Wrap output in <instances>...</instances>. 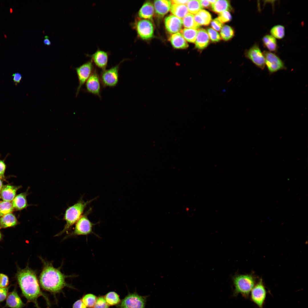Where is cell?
<instances>
[{"label":"cell","instance_id":"cell-20","mask_svg":"<svg viewBox=\"0 0 308 308\" xmlns=\"http://www.w3.org/2000/svg\"><path fill=\"white\" fill-rule=\"evenodd\" d=\"M170 40L173 46L177 49H185L189 45L186 40L180 33H177L171 35Z\"/></svg>","mask_w":308,"mask_h":308},{"label":"cell","instance_id":"cell-16","mask_svg":"<svg viewBox=\"0 0 308 308\" xmlns=\"http://www.w3.org/2000/svg\"><path fill=\"white\" fill-rule=\"evenodd\" d=\"M24 305L15 289L10 293L7 296L6 307L11 308H22Z\"/></svg>","mask_w":308,"mask_h":308},{"label":"cell","instance_id":"cell-32","mask_svg":"<svg viewBox=\"0 0 308 308\" xmlns=\"http://www.w3.org/2000/svg\"><path fill=\"white\" fill-rule=\"evenodd\" d=\"M12 203L3 201L0 202V217L11 213L13 209Z\"/></svg>","mask_w":308,"mask_h":308},{"label":"cell","instance_id":"cell-5","mask_svg":"<svg viewBox=\"0 0 308 308\" xmlns=\"http://www.w3.org/2000/svg\"><path fill=\"white\" fill-rule=\"evenodd\" d=\"M91 209H89L82 215L76 223L73 231L68 235L66 238L71 236L88 235L94 234L93 228L96 224L91 222L88 217V215L91 212Z\"/></svg>","mask_w":308,"mask_h":308},{"label":"cell","instance_id":"cell-26","mask_svg":"<svg viewBox=\"0 0 308 308\" xmlns=\"http://www.w3.org/2000/svg\"><path fill=\"white\" fill-rule=\"evenodd\" d=\"M211 5L213 11L219 13L224 11H228L230 7V2L228 0H216L214 4Z\"/></svg>","mask_w":308,"mask_h":308},{"label":"cell","instance_id":"cell-1","mask_svg":"<svg viewBox=\"0 0 308 308\" xmlns=\"http://www.w3.org/2000/svg\"><path fill=\"white\" fill-rule=\"evenodd\" d=\"M19 286L23 295L29 302L34 303L39 308L37 302L38 298L43 297L48 305L50 303L47 297L40 290L35 272L28 267L19 270L16 275Z\"/></svg>","mask_w":308,"mask_h":308},{"label":"cell","instance_id":"cell-47","mask_svg":"<svg viewBox=\"0 0 308 308\" xmlns=\"http://www.w3.org/2000/svg\"><path fill=\"white\" fill-rule=\"evenodd\" d=\"M44 43L47 45H50L51 44V42L48 38V37L46 35L44 37V38L43 40Z\"/></svg>","mask_w":308,"mask_h":308},{"label":"cell","instance_id":"cell-15","mask_svg":"<svg viewBox=\"0 0 308 308\" xmlns=\"http://www.w3.org/2000/svg\"><path fill=\"white\" fill-rule=\"evenodd\" d=\"M164 22L166 29L170 33H177L181 30L182 20L173 15L166 17Z\"/></svg>","mask_w":308,"mask_h":308},{"label":"cell","instance_id":"cell-46","mask_svg":"<svg viewBox=\"0 0 308 308\" xmlns=\"http://www.w3.org/2000/svg\"><path fill=\"white\" fill-rule=\"evenodd\" d=\"M199 1L200 5L203 8L208 7L210 4L208 0H199Z\"/></svg>","mask_w":308,"mask_h":308},{"label":"cell","instance_id":"cell-22","mask_svg":"<svg viewBox=\"0 0 308 308\" xmlns=\"http://www.w3.org/2000/svg\"><path fill=\"white\" fill-rule=\"evenodd\" d=\"M194 18L196 22L200 25H207L212 20L210 14L207 11L203 9L200 10L194 15Z\"/></svg>","mask_w":308,"mask_h":308},{"label":"cell","instance_id":"cell-33","mask_svg":"<svg viewBox=\"0 0 308 308\" xmlns=\"http://www.w3.org/2000/svg\"><path fill=\"white\" fill-rule=\"evenodd\" d=\"M105 299L109 305H116L119 303L120 298L118 295L115 292H110L105 296Z\"/></svg>","mask_w":308,"mask_h":308},{"label":"cell","instance_id":"cell-36","mask_svg":"<svg viewBox=\"0 0 308 308\" xmlns=\"http://www.w3.org/2000/svg\"><path fill=\"white\" fill-rule=\"evenodd\" d=\"M207 32L209 38L212 41L217 42L220 40V35L216 31L212 28L208 29Z\"/></svg>","mask_w":308,"mask_h":308},{"label":"cell","instance_id":"cell-43","mask_svg":"<svg viewBox=\"0 0 308 308\" xmlns=\"http://www.w3.org/2000/svg\"><path fill=\"white\" fill-rule=\"evenodd\" d=\"M12 76L14 82L16 85L20 83L22 78V76L20 73H15L13 74Z\"/></svg>","mask_w":308,"mask_h":308},{"label":"cell","instance_id":"cell-29","mask_svg":"<svg viewBox=\"0 0 308 308\" xmlns=\"http://www.w3.org/2000/svg\"><path fill=\"white\" fill-rule=\"evenodd\" d=\"M198 30L197 29L184 28L181 31V33L183 37L189 42H195L196 37Z\"/></svg>","mask_w":308,"mask_h":308},{"label":"cell","instance_id":"cell-28","mask_svg":"<svg viewBox=\"0 0 308 308\" xmlns=\"http://www.w3.org/2000/svg\"><path fill=\"white\" fill-rule=\"evenodd\" d=\"M183 25L187 28L194 29H198L200 25L195 21L194 15L189 13L182 20Z\"/></svg>","mask_w":308,"mask_h":308},{"label":"cell","instance_id":"cell-44","mask_svg":"<svg viewBox=\"0 0 308 308\" xmlns=\"http://www.w3.org/2000/svg\"><path fill=\"white\" fill-rule=\"evenodd\" d=\"M72 308H86V307L84 304L82 300L79 299L74 303Z\"/></svg>","mask_w":308,"mask_h":308},{"label":"cell","instance_id":"cell-3","mask_svg":"<svg viewBox=\"0 0 308 308\" xmlns=\"http://www.w3.org/2000/svg\"><path fill=\"white\" fill-rule=\"evenodd\" d=\"M94 200V198L85 201L82 198H81L76 203L68 207L64 216L66 224L63 229L55 236H60L67 232L81 217L87 205Z\"/></svg>","mask_w":308,"mask_h":308},{"label":"cell","instance_id":"cell-12","mask_svg":"<svg viewBox=\"0 0 308 308\" xmlns=\"http://www.w3.org/2000/svg\"><path fill=\"white\" fill-rule=\"evenodd\" d=\"M266 295V290L261 279L252 290L251 299L259 308H263Z\"/></svg>","mask_w":308,"mask_h":308},{"label":"cell","instance_id":"cell-38","mask_svg":"<svg viewBox=\"0 0 308 308\" xmlns=\"http://www.w3.org/2000/svg\"><path fill=\"white\" fill-rule=\"evenodd\" d=\"M218 18L223 23H224L230 21L232 17L229 12L225 11L220 13Z\"/></svg>","mask_w":308,"mask_h":308},{"label":"cell","instance_id":"cell-19","mask_svg":"<svg viewBox=\"0 0 308 308\" xmlns=\"http://www.w3.org/2000/svg\"><path fill=\"white\" fill-rule=\"evenodd\" d=\"M209 41V38L206 31L203 29L198 30V33L195 41V47L200 49L206 47Z\"/></svg>","mask_w":308,"mask_h":308},{"label":"cell","instance_id":"cell-31","mask_svg":"<svg viewBox=\"0 0 308 308\" xmlns=\"http://www.w3.org/2000/svg\"><path fill=\"white\" fill-rule=\"evenodd\" d=\"M186 6L189 12L192 14H196L203 8L199 0H189Z\"/></svg>","mask_w":308,"mask_h":308},{"label":"cell","instance_id":"cell-25","mask_svg":"<svg viewBox=\"0 0 308 308\" xmlns=\"http://www.w3.org/2000/svg\"><path fill=\"white\" fill-rule=\"evenodd\" d=\"M170 11L174 15L180 19L183 18L189 13L187 6L182 4H173Z\"/></svg>","mask_w":308,"mask_h":308},{"label":"cell","instance_id":"cell-17","mask_svg":"<svg viewBox=\"0 0 308 308\" xmlns=\"http://www.w3.org/2000/svg\"><path fill=\"white\" fill-rule=\"evenodd\" d=\"M171 6V1L159 0L154 1L155 13L159 16L163 17L170 10Z\"/></svg>","mask_w":308,"mask_h":308},{"label":"cell","instance_id":"cell-34","mask_svg":"<svg viewBox=\"0 0 308 308\" xmlns=\"http://www.w3.org/2000/svg\"><path fill=\"white\" fill-rule=\"evenodd\" d=\"M220 34L222 38L225 40H228L232 38L234 35V32L230 26H224L221 30Z\"/></svg>","mask_w":308,"mask_h":308},{"label":"cell","instance_id":"cell-6","mask_svg":"<svg viewBox=\"0 0 308 308\" xmlns=\"http://www.w3.org/2000/svg\"><path fill=\"white\" fill-rule=\"evenodd\" d=\"M125 59L118 64L108 69L102 70L99 76L102 85L104 87H114L117 84L119 81V70L121 64Z\"/></svg>","mask_w":308,"mask_h":308},{"label":"cell","instance_id":"cell-11","mask_svg":"<svg viewBox=\"0 0 308 308\" xmlns=\"http://www.w3.org/2000/svg\"><path fill=\"white\" fill-rule=\"evenodd\" d=\"M135 28L138 36L143 40L149 39L153 35V25L148 20H138L135 23Z\"/></svg>","mask_w":308,"mask_h":308},{"label":"cell","instance_id":"cell-49","mask_svg":"<svg viewBox=\"0 0 308 308\" xmlns=\"http://www.w3.org/2000/svg\"><path fill=\"white\" fill-rule=\"evenodd\" d=\"M3 184L1 179H0V191L3 187Z\"/></svg>","mask_w":308,"mask_h":308},{"label":"cell","instance_id":"cell-35","mask_svg":"<svg viewBox=\"0 0 308 308\" xmlns=\"http://www.w3.org/2000/svg\"><path fill=\"white\" fill-rule=\"evenodd\" d=\"M97 298L96 296L92 294H88L84 295L82 297V301L85 306L89 308L94 307Z\"/></svg>","mask_w":308,"mask_h":308},{"label":"cell","instance_id":"cell-27","mask_svg":"<svg viewBox=\"0 0 308 308\" xmlns=\"http://www.w3.org/2000/svg\"><path fill=\"white\" fill-rule=\"evenodd\" d=\"M262 41L265 47L270 51L275 52L277 48L275 38L271 35H267L262 38Z\"/></svg>","mask_w":308,"mask_h":308},{"label":"cell","instance_id":"cell-23","mask_svg":"<svg viewBox=\"0 0 308 308\" xmlns=\"http://www.w3.org/2000/svg\"><path fill=\"white\" fill-rule=\"evenodd\" d=\"M27 195V193L25 192L15 196L12 202L13 208L18 210L26 208L28 206L26 198Z\"/></svg>","mask_w":308,"mask_h":308},{"label":"cell","instance_id":"cell-45","mask_svg":"<svg viewBox=\"0 0 308 308\" xmlns=\"http://www.w3.org/2000/svg\"><path fill=\"white\" fill-rule=\"evenodd\" d=\"M171 1L173 4H182L186 5L188 2L189 0H173Z\"/></svg>","mask_w":308,"mask_h":308},{"label":"cell","instance_id":"cell-18","mask_svg":"<svg viewBox=\"0 0 308 308\" xmlns=\"http://www.w3.org/2000/svg\"><path fill=\"white\" fill-rule=\"evenodd\" d=\"M19 187L7 185L3 187L0 191V198L3 201L11 202L15 196Z\"/></svg>","mask_w":308,"mask_h":308},{"label":"cell","instance_id":"cell-39","mask_svg":"<svg viewBox=\"0 0 308 308\" xmlns=\"http://www.w3.org/2000/svg\"><path fill=\"white\" fill-rule=\"evenodd\" d=\"M211 25L213 29L216 31H219L223 26V23L219 20L218 18H216L212 21Z\"/></svg>","mask_w":308,"mask_h":308},{"label":"cell","instance_id":"cell-13","mask_svg":"<svg viewBox=\"0 0 308 308\" xmlns=\"http://www.w3.org/2000/svg\"><path fill=\"white\" fill-rule=\"evenodd\" d=\"M101 83L100 76L96 69L94 68L86 82L85 87L86 91L101 98Z\"/></svg>","mask_w":308,"mask_h":308},{"label":"cell","instance_id":"cell-9","mask_svg":"<svg viewBox=\"0 0 308 308\" xmlns=\"http://www.w3.org/2000/svg\"><path fill=\"white\" fill-rule=\"evenodd\" d=\"M147 296H142L134 293L126 296L121 301L119 308H145Z\"/></svg>","mask_w":308,"mask_h":308},{"label":"cell","instance_id":"cell-4","mask_svg":"<svg viewBox=\"0 0 308 308\" xmlns=\"http://www.w3.org/2000/svg\"><path fill=\"white\" fill-rule=\"evenodd\" d=\"M233 282L235 287L234 295L240 293L246 298L248 297L255 284L254 278L250 275L236 276L233 278Z\"/></svg>","mask_w":308,"mask_h":308},{"label":"cell","instance_id":"cell-14","mask_svg":"<svg viewBox=\"0 0 308 308\" xmlns=\"http://www.w3.org/2000/svg\"><path fill=\"white\" fill-rule=\"evenodd\" d=\"M87 55L91 58L92 62L98 67L102 70L106 69L108 60V52L98 49L93 54Z\"/></svg>","mask_w":308,"mask_h":308},{"label":"cell","instance_id":"cell-42","mask_svg":"<svg viewBox=\"0 0 308 308\" xmlns=\"http://www.w3.org/2000/svg\"><path fill=\"white\" fill-rule=\"evenodd\" d=\"M6 165L4 162L0 160V179H2L4 178V173L6 169Z\"/></svg>","mask_w":308,"mask_h":308},{"label":"cell","instance_id":"cell-41","mask_svg":"<svg viewBox=\"0 0 308 308\" xmlns=\"http://www.w3.org/2000/svg\"><path fill=\"white\" fill-rule=\"evenodd\" d=\"M9 287H0V302L3 301L6 298Z\"/></svg>","mask_w":308,"mask_h":308},{"label":"cell","instance_id":"cell-2","mask_svg":"<svg viewBox=\"0 0 308 308\" xmlns=\"http://www.w3.org/2000/svg\"><path fill=\"white\" fill-rule=\"evenodd\" d=\"M43 267L39 276V282L44 290L53 293L59 292L68 286L65 281L67 276L58 269L54 267L50 262L42 259Z\"/></svg>","mask_w":308,"mask_h":308},{"label":"cell","instance_id":"cell-10","mask_svg":"<svg viewBox=\"0 0 308 308\" xmlns=\"http://www.w3.org/2000/svg\"><path fill=\"white\" fill-rule=\"evenodd\" d=\"M246 57L262 70L265 66V58L258 45L255 44L246 53Z\"/></svg>","mask_w":308,"mask_h":308},{"label":"cell","instance_id":"cell-7","mask_svg":"<svg viewBox=\"0 0 308 308\" xmlns=\"http://www.w3.org/2000/svg\"><path fill=\"white\" fill-rule=\"evenodd\" d=\"M263 54L265 58V65L270 74L279 70L287 69L284 62L274 53L265 50Z\"/></svg>","mask_w":308,"mask_h":308},{"label":"cell","instance_id":"cell-21","mask_svg":"<svg viewBox=\"0 0 308 308\" xmlns=\"http://www.w3.org/2000/svg\"><path fill=\"white\" fill-rule=\"evenodd\" d=\"M154 7L149 2L145 3L140 9L138 12L139 16L141 18L151 19L154 14Z\"/></svg>","mask_w":308,"mask_h":308},{"label":"cell","instance_id":"cell-37","mask_svg":"<svg viewBox=\"0 0 308 308\" xmlns=\"http://www.w3.org/2000/svg\"><path fill=\"white\" fill-rule=\"evenodd\" d=\"M94 308H108L107 304L104 297H100L97 299Z\"/></svg>","mask_w":308,"mask_h":308},{"label":"cell","instance_id":"cell-24","mask_svg":"<svg viewBox=\"0 0 308 308\" xmlns=\"http://www.w3.org/2000/svg\"><path fill=\"white\" fill-rule=\"evenodd\" d=\"M15 216L11 213L7 214L0 218V228L14 226L17 223Z\"/></svg>","mask_w":308,"mask_h":308},{"label":"cell","instance_id":"cell-30","mask_svg":"<svg viewBox=\"0 0 308 308\" xmlns=\"http://www.w3.org/2000/svg\"><path fill=\"white\" fill-rule=\"evenodd\" d=\"M271 35L278 39L283 38L285 35V28L284 26L277 25L273 27L270 30Z\"/></svg>","mask_w":308,"mask_h":308},{"label":"cell","instance_id":"cell-40","mask_svg":"<svg viewBox=\"0 0 308 308\" xmlns=\"http://www.w3.org/2000/svg\"><path fill=\"white\" fill-rule=\"evenodd\" d=\"M9 283V278L7 276L0 273V287H7Z\"/></svg>","mask_w":308,"mask_h":308},{"label":"cell","instance_id":"cell-48","mask_svg":"<svg viewBox=\"0 0 308 308\" xmlns=\"http://www.w3.org/2000/svg\"><path fill=\"white\" fill-rule=\"evenodd\" d=\"M216 0H208L210 4L212 5L214 4L216 2Z\"/></svg>","mask_w":308,"mask_h":308},{"label":"cell","instance_id":"cell-50","mask_svg":"<svg viewBox=\"0 0 308 308\" xmlns=\"http://www.w3.org/2000/svg\"><path fill=\"white\" fill-rule=\"evenodd\" d=\"M1 238V233L0 232V240Z\"/></svg>","mask_w":308,"mask_h":308},{"label":"cell","instance_id":"cell-8","mask_svg":"<svg viewBox=\"0 0 308 308\" xmlns=\"http://www.w3.org/2000/svg\"><path fill=\"white\" fill-rule=\"evenodd\" d=\"M75 69L79 82L76 93V96H77L81 88L92 74L94 68L93 62L91 60L75 68Z\"/></svg>","mask_w":308,"mask_h":308}]
</instances>
